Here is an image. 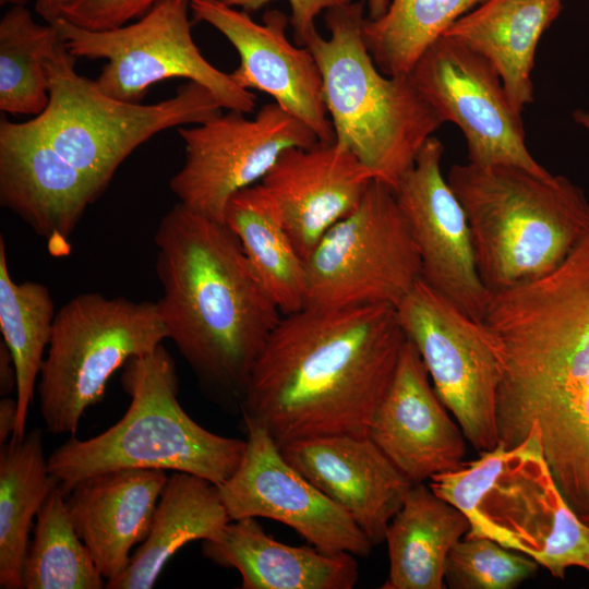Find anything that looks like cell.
Instances as JSON below:
<instances>
[{"label":"cell","instance_id":"37","mask_svg":"<svg viewBox=\"0 0 589 589\" xmlns=\"http://www.w3.org/2000/svg\"><path fill=\"white\" fill-rule=\"evenodd\" d=\"M17 420V400L2 397L0 400V445L5 444L14 434Z\"/></svg>","mask_w":589,"mask_h":589},{"label":"cell","instance_id":"26","mask_svg":"<svg viewBox=\"0 0 589 589\" xmlns=\"http://www.w3.org/2000/svg\"><path fill=\"white\" fill-rule=\"evenodd\" d=\"M469 530L467 517L429 484H412L385 533L389 572L382 588H445L447 556Z\"/></svg>","mask_w":589,"mask_h":589},{"label":"cell","instance_id":"12","mask_svg":"<svg viewBox=\"0 0 589 589\" xmlns=\"http://www.w3.org/2000/svg\"><path fill=\"white\" fill-rule=\"evenodd\" d=\"M433 387L477 452L498 445L500 372L481 325L422 278L396 308Z\"/></svg>","mask_w":589,"mask_h":589},{"label":"cell","instance_id":"35","mask_svg":"<svg viewBox=\"0 0 589 589\" xmlns=\"http://www.w3.org/2000/svg\"><path fill=\"white\" fill-rule=\"evenodd\" d=\"M226 4L238 8L249 14L260 10L273 0H223ZM291 14L290 25L294 33V43L305 47L308 39L316 32L315 19L329 9L351 2V0H288Z\"/></svg>","mask_w":589,"mask_h":589},{"label":"cell","instance_id":"31","mask_svg":"<svg viewBox=\"0 0 589 589\" xmlns=\"http://www.w3.org/2000/svg\"><path fill=\"white\" fill-rule=\"evenodd\" d=\"M484 0H390L376 20L365 19L363 39L378 70L388 76L409 75L444 33Z\"/></svg>","mask_w":589,"mask_h":589},{"label":"cell","instance_id":"5","mask_svg":"<svg viewBox=\"0 0 589 589\" xmlns=\"http://www.w3.org/2000/svg\"><path fill=\"white\" fill-rule=\"evenodd\" d=\"M122 385L131 402L117 423L87 440L72 435L48 457L65 494L87 477L119 469L187 472L217 486L233 474L245 440L212 433L184 411L175 362L163 345L130 359Z\"/></svg>","mask_w":589,"mask_h":589},{"label":"cell","instance_id":"25","mask_svg":"<svg viewBox=\"0 0 589 589\" xmlns=\"http://www.w3.org/2000/svg\"><path fill=\"white\" fill-rule=\"evenodd\" d=\"M230 517L218 486L206 479L172 472L161 491L151 529L128 568L108 589L153 588L166 563L184 544L219 537Z\"/></svg>","mask_w":589,"mask_h":589},{"label":"cell","instance_id":"21","mask_svg":"<svg viewBox=\"0 0 589 589\" xmlns=\"http://www.w3.org/2000/svg\"><path fill=\"white\" fill-rule=\"evenodd\" d=\"M286 460L342 508L375 545L412 483L369 436L328 435L280 447Z\"/></svg>","mask_w":589,"mask_h":589},{"label":"cell","instance_id":"14","mask_svg":"<svg viewBox=\"0 0 589 589\" xmlns=\"http://www.w3.org/2000/svg\"><path fill=\"white\" fill-rule=\"evenodd\" d=\"M409 76L443 123L452 122L460 129L468 163L515 166L538 176L550 175L529 152L521 113L510 105L498 72L484 57L442 36L422 55Z\"/></svg>","mask_w":589,"mask_h":589},{"label":"cell","instance_id":"40","mask_svg":"<svg viewBox=\"0 0 589 589\" xmlns=\"http://www.w3.org/2000/svg\"><path fill=\"white\" fill-rule=\"evenodd\" d=\"M575 121L589 131V112L584 110H576L574 112Z\"/></svg>","mask_w":589,"mask_h":589},{"label":"cell","instance_id":"42","mask_svg":"<svg viewBox=\"0 0 589 589\" xmlns=\"http://www.w3.org/2000/svg\"><path fill=\"white\" fill-rule=\"evenodd\" d=\"M580 518L589 527V513L581 515Z\"/></svg>","mask_w":589,"mask_h":589},{"label":"cell","instance_id":"10","mask_svg":"<svg viewBox=\"0 0 589 589\" xmlns=\"http://www.w3.org/2000/svg\"><path fill=\"white\" fill-rule=\"evenodd\" d=\"M190 0H161L147 13L119 27L92 31L63 19L56 25L75 58L106 59L96 87L106 95L141 103L151 85L182 77L207 88L221 108L250 113L255 95L209 63L191 34Z\"/></svg>","mask_w":589,"mask_h":589},{"label":"cell","instance_id":"8","mask_svg":"<svg viewBox=\"0 0 589 589\" xmlns=\"http://www.w3.org/2000/svg\"><path fill=\"white\" fill-rule=\"evenodd\" d=\"M166 338L156 302L87 292L63 304L39 372V409L47 430L75 435L111 375Z\"/></svg>","mask_w":589,"mask_h":589},{"label":"cell","instance_id":"4","mask_svg":"<svg viewBox=\"0 0 589 589\" xmlns=\"http://www.w3.org/2000/svg\"><path fill=\"white\" fill-rule=\"evenodd\" d=\"M447 182L465 211L477 272L490 292L549 275L589 231V201L564 176L468 163L452 166Z\"/></svg>","mask_w":589,"mask_h":589},{"label":"cell","instance_id":"1","mask_svg":"<svg viewBox=\"0 0 589 589\" xmlns=\"http://www.w3.org/2000/svg\"><path fill=\"white\" fill-rule=\"evenodd\" d=\"M481 329L500 372L498 443L536 428L569 506L589 513V231L549 275L490 292Z\"/></svg>","mask_w":589,"mask_h":589},{"label":"cell","instance_id":"30","mask_svg":"<svg viewBox=\"0 0 589 589\" xmlns=\"http://www.w3.org/2000/svg\"><path fill=\"white\" fill-rule=\"evenodd\" d=\"M63 40L56 23H37L25 5L0 20V110L40 115L49 103L46 60Z\"/></svg>","mask_w":589,"mask_h":589},{"label":"cell","instance_id":"7","mask_svg":"<svg viewBox=\"0 0 589 589\" xmlns=\"http://www.w3.org/2000/svg\"><path fill=\"white\" fill-rule=\"evenodd\" d=\"M74 61L63 39L46 60L48 106L32 120L100 192L123 160L156 133L199 124L221 113L213 94L191 81L178 87L175 96L156 104L116 99L81 76Z\"/></svg>","mask_w":589,"mask_h":589},{"label":"cell","instance_id":"3","mask_svg":"<svg viewBox=\"0 0 589 589\" xmlns=\"http://www.w3.org/2000/svg\"><path fill=\"white\" fill-rule=\"evenodd\" d=\"M154 240L168 338L204 385L241 400L281 312L225 223L178 202Z\"/></svg>","mask_w":589,"mask_h":589},{"label":"cell","instance_id":"19","mask_svg":"<svg viewBox=\"0 0 589 589\" xmlns=\"http://www.w3.org/2000/svg\"><path fill=\"white\" fill-rule=\"evenodd\" d=\"M447 410L407 339L368 436L412 484L422 483L464 462L466 437Z\"/></svg>","mask_w":589,"mask_h":589},{"label":"cell","instance_id":"11","mask_svg":"<svg viewBox=\"0 0 589 589\" xmlns=\"http://www.w3.org/2000/svg\"><path fill=\"white\" fill-rule=\"evenodd\" d=\"M465 537L525 554L556 579L573 567L589 572V527L558 490L536 428L509 448Z\"/></svg>","mask_w":589,"mask_h":589},{"label":"cell","instance_id":"32","mask_svg":"<svg viewBox=\"0 0 589 589\" xmlns=\"http://www.w3.org/2000/svg\"><path fill=\"white\" fill-rule=\"evenodd\" d=\"M106 579L77 534L58 484L36 516L22 569V589H103Z\"/></svg>","mask_w":589,"mask_h":589},{"label":"cell","instance_id":"17","mask_svg":"<svg viewBox=\"0 0 589 589\" xmlns=\"http://www.w3.org/2000/svg\"><path fill=\"white\" fill-rule=\"evenodd\" d=\"M443 153V143L430 136L394 191L419 251L421 278L480 323L490 291L477 272L465 211L442 175Z\"/></svg>","mask_w":589,"mask_h":589},{"label":"cell","instance_id":"2","mask_svg":"<svg viewBox=\"0 0 589 589\" xmlns=\"http://www.w3.org/2000/svg\"><path fill=\"white\" fill-rule=\"evenodd\" d=\"M407 336L394 306L284 314L260 352L240 406L279 447L328 435L368 436Z\"/></svg>","mask_w":589,"mask_h":589},{"label":"cell","instance_id":"29","mask_svg":"<svg viewBox=\"0 0 589 589\" xmlns=\"http://www.w3.org/2000/svg\"><path fill=\"white\" fill-rule=\"evenodd\" d=\"M48 287L12 279L3 238H0V330L16 370L17 420L13 436L24 437L29 406L55 322Z\"/></svg>","mask_w":589,"mask_h":589},{"label":"cell","instance_id":"6","mask_svg":"<svg viewBox=\"0 0 589 589\" xmlns=\"http://www.w3.org/2000/svg\"><path fill=\"white\" fill-rule=\"evenodd\" d=\"M362 2L329 9L305 47L320 68L335 142L352 152L376 180L397 187L443 121L409 75L383 74L363 39Z\"/></svg>","mask_w":589,"mask_h":589},{"label":"cell","instance_id":"33","mask_svg":"<svg viewBox=\"0 0 589 589\" xmlns=\"http://www.w3.org/2000/svg\"><path fill=\"white\" fill-rule=\"evenodd\" d=\"M539 567L531 557L491 539L464 537L447 556L444 581L450 589H513Z\"/></svg>","mask_w":589,"mask_h":589},{"label":"cell","instance_id":"24","mask_svg":"<svg viewBox=\"0 0 589 589\" xmlns=\"http://www.w3.org/2000/svg\"><path fill=\"white\" fill-rule=\"evenodd\" d=\"M562 0H484L443 36L484 57L498 72L513 108L533 101L531 72L538 43L558 16Z\"/></svg>","mask_w":589,"mask_h":589},{"label":"cell","instance_id":"28","mask_svg":"<svg viewBox=\"0 0 589 589\" xmlns=\"http://www.w3.org/2000/svg\"><path fill=\"white\" fill-rule=\"evenodd\" d=\"M58 484L39 429L0 445V588L22 589L33 519Z\"/></svg>","mask_w":589,"mask_h":589},{"label":"cell","instance_id":"15","mask_svg":"<svg viewBox=\"0 0 589 589\" xmlns=\"http://www.w3.org/2000/svg\"><path fill=\"white\" fill-rule=\"evenodd\" d=\"M245 429L243 457L218 485L230 519H273L321 551L369 555L374 544L354 520L286 460L265 429L253 423Z\"/></svg>","mask_w":589,"mask_h":589},{"label":"cell","instance_id":"23","mask_svg":"<svg viewBox=\"0 0 589 589\" xmlns=\"http://www.w3.org/2000/svg\"><path fill=\"white\" fill-rule=\"evenodd\" d=\"M202 552L236 569L242 589H351L359 577L354 555L281 543L252 517L230 520L218 538L203 541Z\"/></svg>","mask_w":589,"mask_h":589},{"label":"cell","instance_id":"36","mask_svg":"<svg viewBox=\"0 0 589 589\" xmlns=\"http://www.w3.org/2000/svg\"><path fill=\"white\" fill-rule=\"evenodd\" d=\"M17 377L13 358L3 342L0 341V395L9 396L12 392L16 393Z\"/></svg>","mask_w":589,"mask_h":589},{"label":"cell","instance_id":"18","mask_svg":"<svg viewBox=\"0 0 589 589\" xmlns=\"http://www.w3.org/2000/svg\"><path fill=\"white\" fill-rule=\"evenodd\" d=\"M101 192L41 134L33 120L0 121V203L65 254L86 207Z\"/></svg>","mask_w":589,"mask_h":589},{"label":"cell","instance_id":"20","mask_svg":"<svg viewBox=\"0 0 589 589\" xmlns=\"http://www.w3.org/2000/svg\"><path fill=\"white\" fill-rule=\"evenodd\" d=\"M373 179L348 148L317 141L285 149L261 183L305 262L326 231L357 208Z\"/></svg>","mask_w":589,"mask_h":589},{"label":"cell","instance_id":"34","mask_svg":"<svg viewBox=\"0 0 589 589\" xmlns=\"http://www.w3.org/2000/svg\"><path fill=\"white\" fill-rule=\"evenodd\" d=\"M161 0H60V19L92 31L137 20Z\"/></svg>","mask_w":589,"mask_h":589},{"label":"cell","instance_id":"16","mask_svg":"<svg viewBox=\"0 0 589 589\" xmlns=\"http://www.w3.org/2000/svg\"><path fill=\"white\" fill-rule=\"evenodd\" d=\"M190 11L195 21L215 27L238 51L240 64L229 74L240 87L268 94L306 124L318 141H335L320 68L308 47L288 39L287 15L268 10L257 23L223 0H190Z\"/></svg>","mask_w":589,"mask_h":589},{"label":"cell","instance_id":"39","mask_svg":"<svg viewBox=\"0 0 589 589\" xmlns=\"http://www.w3.org/2000/svg\"><path fill=\"white\" fill-rule=\"evenodd\" d=\"M390 0H366L370 20L381 17L387 10Z\"/></svg>","mask_w":589,"mask_h":589},{"label":"cell","instance_id":"22","mask_svg":"<svg viewBox=\"0 0 589 589\" xmlns=\"http://www.w3.org/2000/svg\"><path fill=\"white\" fill-rule=\"evenodd\" d=\"M167 479L164 470H111L65 494L73 526L106 582L128 568L132 549L147 537Z\"/></svg>","mask_w":589,"mask_h":589},{"label":"cell","instance_id":"9","mask_svg":"<svg viewBox=\"0 0 589 589\" xmlns=\"http://www.w3.org/2000/svg\"><path fill=\"white\" fill-rule=\"evenodd\" d=\"M304 263L306 305L318 308L396 309L422 276L419 251L395 191L376 179Z\"/></svg>","mask_w":589,"mask_h":589},{"label":"cell","instance_id":"13","mask_svg":"<svg viewBox=\"0 0 589 589\" xmlns=\"http://www.w3.org/2000/svg\"><path fill=\"white\" fill-rule=\"evenodd\" d=\"M185 158L170 179L179 203L224 223L230 197L261 182L289 147L315 144L316 134L276 103L264 105L253 119L229 110L190 128L179 127Z\"/></svg>","mask_w":589,"mask_h":589},{"label":"cell","instance_id":"38","mask_svg":"<svg viewBox=\"0 0 589 589\" xmlns=\"http://www.w3.org/2000/svg\"><path fill=\"white\" fill-rule=\"evenodd\" d=\"M35 10L46 23L60 19V0H35Z\"/></svg>","mask_w":589,"mask_h":589},{"label":"cell","instance_id":"27","mask_svg":"<svg viewBox=\"0 0 589 589\" xmlns=\"http://www.w3.org/2000/svg\"><path fill=\"white\" fill-rule=\"evenodd\" d=\"M224 223L237 236L262 285L281 314L306 306V271L276 201L259 182L235 193Z\"/></svg>","mask_w":589,"mask_h":589},{"label":"cell","instance_id":"41","mask_svg":"<svg viewBox=\"0 0 589 589\" xmlns=\"http://www.w3.org/2000/svg\"><path fill=\"white\" fill-rule=\"evenodd\" d=\"M28 0H0V3L11 5H25Z\"/></svg>","mask_w":589,"mask_h":589}]
</instances>
